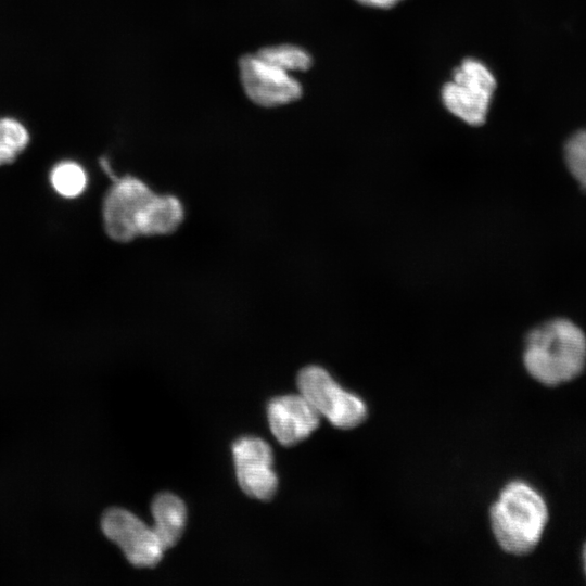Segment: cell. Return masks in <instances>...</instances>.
<instances>
[{
    "label": "cell",
    "mask_w": 586,
    "mask_h": 586,
    "mask_svg": "<svg viewBox=\"0 0 586 586\" xmlns=\"http://www.w3.org/2000/svg\"><path fill=\"white\" fill-rule=\"evenodd\" d=\"M296 382L300 394L334 426L353 429L367 418L364 400L342 388L322 367L311 365L303 368Z\"/></svg>",
    "instance_id": "277c9868"
},
{
    "label": "cell",
    "mask_w": 586,
    "mask_h": 586,
    "mask_svg": "<svg viewBox=\"0 0 586 586\" xmlns=\"http://www.w3.org/2000/svg\"><path fill=\"white\" fill-rule=\"evenodd\" d=\"M496 80L481 62L466 59L454 72V80L445 84L442 98L454 115L469 125L485 123Z\"/></svg>",
    "instance_id": "5b68a950"
},
{
    "label": "cell",
    "mask_w": 586,
    "mask_h": 586,
    "mask_svg": "<svg viewBox=\"0 0 586 586\" xmlns=\"http://www.w3.org/2000/svg\"><path fill=\"white\" fill-rule=\"evenodd\" d=\"M103 534L115 543L137 568H153L165 551L152 527L123 508L107 509L101 519Z\"/></svg>",
    "instance_id": "8992f818"
},
{
    "label": "cell",
    "mask_w": 586,
    "mask_h": 586,
    "mask_svg": "<svg viewBox=\"0 0 586 586\" xmlns=\"http://www.w3.org/2000/svg\"><path fill=\"white\" fill-rule=\"evenodd\" d=\"M565 166L581 189L586 191V129L574 132L564 143Z\"/></svg>",
    "instance_id": "4fadbf2b"
},
{
    "label": "cell",
    "mask_w": 586,
    "mask_h": 586,
    "mask_svg": "<svg viewBox=\"0 0 586 586\" xmlns=\"http://www.w3.org/2000/svg\"><path fill=\"white\" fill-rule=\"evenodd\" d=\"M182 219L183 208L176 196L155 194L132 176L116 178L104 198V228L118 242L137 235L170 233Z\"/></svg>",
    "instance_id": "6da1fadb"
},
{
    "label": "cell",
    "mask_w": 586,
    "mask_h": 586,
    "mask_svg": "<svg viewBox=\"0 0 586 586\" xmlns=\"http://www.w3.org/2000/svg\"><path fill=\"white\" fill-rule=\"evenodd\" d=\"M357 2L381 9H390L394 7L400 0H356Z\"/></svg>",
    "instance_id": "9a60e30c"
},
{
    "label": "cell",
    "mask_w": 586,
    "mask_h": 586,
    "mask_svg": "<svg viewBox=\"0 0 586 586\" xmlns=\"http://www.w3.org/2000/svg\"><path fill=\"white\" fill-rule=\"evenodd\" d=\"M582 559H583L584 573L586 575V542L584 543L583 548H582Z\"/></svg>",
    "instance_id": "e0dca14e"
},
{
    "label": "cell",
    "mask_w": 586,
    "mask_h": 586,
    "mask_svg": "<svg viewBox=\"0 0 586 586\" xmlns=\"http://www.w3.org/2000/svg\"><path fill=\"white\" fill-rule=\"evenodd\" d=\"M239 74L246 95L259 106L285 105L302 97V86L289 72L266 62L257 54L240 59Z\"/></svg>",
    "instance_id": "52a82bcc"
},
{
    "label": "cell",
    "mask_w": 586,
    "mask_h": 586,
    "mask_svg": "<svg viewBox=\"0 0 586 586\" xmlns=\"http://www.w3.org/2000/svg\"><path fill=\"white\" fill-rule=\"evenodd\" d=\"M267 415L272 434L286 447L307 438L320 423V416L301 394L272 398Z\"/></svg>",
    "instance_id": "9c48e42d"
},
{
    "label": "cell",
    "mask_w": 586,
    "mask_h": 586,
    "mask_svg": "<svg viewBox=\"0 0 586 586\" xmlns=\"http://www.w3.org/2000/svg\"><path fill=\"white\" fill-rule=\"evenodd\" d=\"M238 483L250 497L270 500L277 492L278 477L272 470V450L259 437L243 436L232 445Z\"/></svg>",
    "instance_id": "ba28073f"
},
{
    "label": "cell",
    "mask_w": 586,
    "mask_h": 586,
    "mask_svg": "<svg viewBox=\"0 0 586 586\" xmlns=\"http://www.w3.org/2000/svg\"><path fill=\"white\" fill-rule=\"evenodd\" d=\"M17 156L0 145V166L13 163Z\"/></svg>",
    "instance_id": "2e32d148"
},
{
    "label": "cell",
    "mask_w": 586,
    "mask_h": 586,
    "mask_svg": "<svg viewBox=\"0 0 586 586\" xmlns=\"http://www.w3.org/2000/svg\"><path fill=\"white\" fill-rule=\"evenodd\" d=\"M29 143V133L26 127L13 117H0V145L17 155Z\"/></svg>",
    "instance_id": "5bb4252c"
},
{
    "label": "cell",
    "mask_w": 586,
    "mask_h": 586,
    "mask_svg": "<svg viewBox=\"0 0 586 586\" xmlns=\"http://www.w3.org/2000/svg\"><path fill=\"white\" fill-rule=\"evenodd\" d=\"M152 515L156 534L164 550L175 546L184 530L187 509L184 502L171 493H161L153 499Z\"/></svg>",
    "instance_id": "30bf717a"
},
{
    "label": "cell",
    "mask_w": 586,
    "mask_h": 586,
    "mask_svg": "<svg viewBox=\"0 0 586 586\" xmlns=\"http://www.w3.org/2000/svg\"><path fill=\"white\" fill-rule=\"evenodd\" d=\"M548 522V508L531 485L513 481L505 486L491 508V525L499 546L508 553L532 552Z\"/></svg>",
    "instance_id": "3957f363"
},
{
    "label": "cell",
    "mask_w": 586,
    "mask_h": 586,
    "mask_svg": "<svg viewBox=\"0 0 586 586\" xmlns=\"http://www.w3.org/2000/svg\"><path fill=\"white\" fill-rule=\"evenodd\" d=\"M523 365L546 386L573 381L586 368V334L569 318L557 317L533 328L525 337Z\"/></svg>",
    "instance_id": "7a4b0ae2"
},
{
    "label": "cell",
    "mask_w": 586,
    "mask_h": 586,
    "mask_svg": "<svg viewBox=\"0 0 586 586\" xmlns=\"http://www.w3.org/2000/svg\"><path fill=\"white\" fill-rule=\"evenodd\" d=\"M256 54L266 62L286 72L306 71L313 64L309 53L293 44L269 46L260 49Z\"/></svg>",
    "instance_id": "7c38bea8"
},
{
    "label": "cell",
    "mask_w": 586,
    "mask_h": 586,
    "mask_svg": "<svg viewBox=\"0 0 586 586\" xmlns=\"http://www.w3.org/2000/svg\"><path fill=\"white\" fill-rule=\"evenodd\" d=\"M50 182L58 194L73 199L85 191L88 177L80 164L74 161H62L51 169Z\"/></svg>",
    "instance_id": "8fae6325"
}]
</instances>
